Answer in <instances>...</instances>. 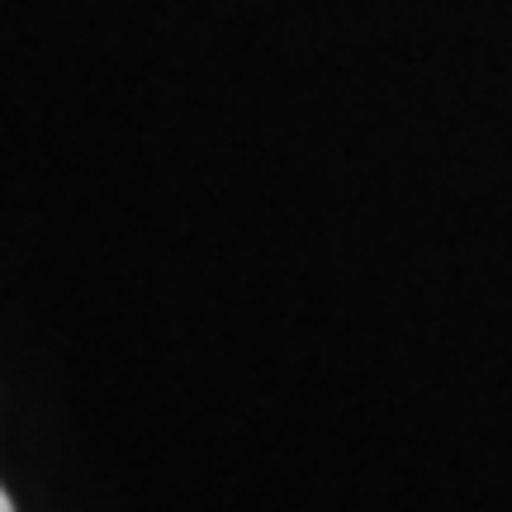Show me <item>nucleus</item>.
Segmentation results:
<instances>
[{
	"mask_svg": "<svg viewBox=\"0 0 512 512\" xmlns=\"http://www.w3.org/2000/svg\"><path fill=\"white\" fill-rule=\"evenodd\" d=\"M0 512H15L10 508V498H5V489H0Z\"/></svg>",
	"mask_w": 512,
	"mask_h": 512,
	"instance_id": "nucleus-1",
	"label": "nucleus"
}]
</instances>
